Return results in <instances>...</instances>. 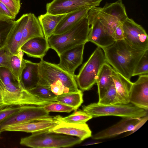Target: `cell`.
I'll list each match as a JSON object with an SVG mask.
<instances>
[{
  "label": "cell",
  "instance_id": "obj_1",
  "mask_svg": "<svg viewBox=\"0 0 148 148\" xmlns=\"http://www.w3.org/2000/svg\"><path fill=\"white\" fill-rule=\"evenodd\" d=\"M0 94L4 107L24 105L42 106L44 101L26 90L9 69L0 67Z\"/></svg>",
  "mask_w": 148,
  "mask_h": 148
},
{
  "label": "cell",
  "instance_id": "obj_2",
  "mask_svg": "<svg viewBox=\"0 0 148 148\" xmlns=\"http://www.w3.org/2000/svg\"><path fill=\"white\" fill-rule=\"evenodd\" d=\"M107 62L117 72L130 80L138 61L145 51L131 48L123 40L116 41L103 49Z\"/></svg>",
  "mask_w": 148,
  "mask_h": 148
},
{
  "label": "cell",
  "instance_id": "obj_3",
  "mask_svg": "<svg viewBox=\"0 0 148 148\" xmlns=\"http://www.w3.org/2000/svg\"><path fill=\"white\" fill-rule=\"evenodd\" d=\"M87 16L66 32L52 34L47 39L49 49L54 50L59 56L64 51L82 44H86L90 27Z\"/></svg>",
  "mask_w": 148,
  "mask_h": 148
},
{
  "label": "cell",
  "instance_id": "obj_4",
  "mask_svg": "<svg viewBox=\"0 0 148 148\" xmlns=\"http://www.w3.org/2000/svg\"><path fill=\"white\" fill-rule=\"evenodd\" d=\"M39 64V84L48 88L51 86H64L69 92L78 91L75 77L64 71L57 65L41 59Z\"/></svg>",
  "mask_w": 148,
  "mask_h": 148
},
{
  "label": "cell",
  "instance_id": "obj_5",
  "mask_svg": "<svg viewBox=\"0 0 148 148\" xmlns=\"http://www.w3.org/2000/svg\"><path fill=\"white\" fill-rule=\"evenodd\" d=\"M82 141L77 137L50 132L49 130L32 133L21 138L22 145L34 148L67 147L80 144Z\"/></svg>",
  "mask_w": 148,
  "mask_h": 148
},
{
  "label": "cell",
  "instance_id": "obj_6",
  "mask_svg": "<svg viewBox=\"0 0 148 148\" xmlns=\"http://www.w3.org/2000/svg\"><path fill=\"white\" fill-rule=\"evenodd\" d=\"M83 110L92 118L115 116L123 118H140L148 115V111L129 103L103 105L93 103L82 106Z\"/></svg>",
  "mask_w": 148,
  "mask_h": 148
},
{
  "label": "cell",
  "instance_id": "obj_7",
  "mask_svg": "<svg viewBox=\"0 0 148 148\" xmlns=\"http://www.w3.org/2000/svg\"><path fill=\"white\" fill-rule=\"evenodd\" d=\"M107 63L103 50L98 47L84 64L75 77L78 86L82 91L88 90L96 82L103 65Z\"/></svg>",
  "mask_w": 148,
  "mask_h": 148
},
{
  "label": "cell",
  "instance_id": "obj_8",
  "mask_svg": "<svg viewBox=\"0 0 148 148\" xmlns=\"http://www.w3.org/2000/svg\"><path fill=\"white\" fill-rule=\"evenodd\" d=\"M20 106L19 110L0 123V131L2 129L10 125L51 116L42 106L24 105Z\"/></svg>",
  "mask_w": 148,
  "mask_h": 148
},
{
  "label": "cell",
  "instance_id": "obj_9",
  "mask_svg": "<svg viewBox=\"0 0 148 148\" xmlns=\"http://www.w3.org/2000/svg\"><path fill=\"white\" fill-rule=\"evenodd\" d=\"M123 40L132 48L145 51L148 49V37L145 29L132 19L122 23Z\"/></svg>",
  "mask_w": 148,
  "mask_h": 148
},
{
  "label": "cell",
  "instance_id": "obj_10",
  "mask_svg": "<svg viewBox=\"0 0 148 148\" xmlns=\"http://www.w3.org/2000/svg\"><path fill=\"white\" fill-rule=\"evenodd\" d=\"M87 19L88 24L91 26L87 42H91L102 49L114 42L115 40L106 31L92 8L87 13Z\"/></svg>",
  "mask_w": 148,
  "mask_h": 148
},
{
  "label": "cell",
  "instance_id": "obj_11",
  "mask_svg": "<svg viewBox=\"0 0 148 148\" xmlns=\"http://www.w3.org/2000/svg\"><path fill=\"white\" fill-rule=\"evenodd\" d=\"M103 0H53L46 5V13L53 15L66 14L82 7H97Z\"/></svg>",
  "mask_w": 148,
  "mask_h": 148
},
{
  "label": "cell",
  "instance_id": "obj_12",
  "mask_svg": "<svg viewBox=\"0 0 148 148\" xmlns=\"http://www.w3.org/2000/svg\"><path fill=\"white\" fill-rule=\"evenodd\" d=\"M61 116L57 115L39 119L24 123L10 125L2 129L0 132L16 131L34 133L49 130L61 121Z\"/></svg>",
  "mask_w": 148,
  "mask_h": 148
},
{
  "label": "cell",
  "instance_id": "obj_13",
  "mask_svg": "<svg viewBox=\"0 0 148 148\" xmlns=\"http://www.w3.org/2000/svg\"><path fill=\"white\" fill-rule=\"evenodd\" d=\"M85 44H80L61 53L58 56L60 61L58 66L75 77V70L82 62Z\"/></svg>",
  "mask_w": 148,
  "mask_h": 148
},
{
  "label": "cell",
  "instance_id": "obj_14",
  "mask_svg": "<svg viewBox=\"0 0 148 148\" xmlns=\"http://www.w3.org/2000/svg\"><path fill=\"white\" fill-rule=\"evenodd\" d=\"M129 102L148 111V74L139 75L137 80L133 83L129 95Z\"/></svg>",
  "mask_w": 148,
  "mask_h": 148
},
{
  "label": "cell",
  "instance_id": "obj_15",
  "mask_svg": "<svg viewBox=\"0 0 148 148\" xmlns=\"http://www.w3.org/2000/svg\"><path fill=\"white\" fill-rule=\"evenodd\" d=\"M140 118H123L115 124L96 133L92 138L95 140L110 138L123 133L133 131Z\"/></svg>",
  "mask_w": 148,
  "mask_h": 148
},
{
  "label": "cell",
  "instance_id": "obj_16",
  "mask_svg": "<svg viewBox=\"0 0 148 148\" xmlns=\"http://www.w3.org/2000/svg\"><path fill=\"white\" fill-rule=\"evenodd\" d=\"M50 132L76 136L83 141L91 137L92 132L86 123H76L61 121L49 130Z\"/></svg>",
  "mask_w": 148,
  "mask_h": 148
},
{
  "label": "cell",
  "instance_id": "obj_17",
  "mask_svg": "<svg viewBox=\"0 0 148 148\" xmlns=\"http://www.w3.org/2000/svg\"><path fill=\"white\" fill-rule=\"evenodd\" d=\"M90 7H82L66 14L59 22L53 34L59 35L68 30L86 16Z\"/></svg>",
  "mask_w": 148,
  "mask_h": 148
},
{
  "label": "cell",
  "instance_id": "obj_18",
  "mask_svg": "<svg viewBox=\"0 0 148 148\" xmlns=\"http://www.w3.org/2000/svg\"><path fill=\"white\" fill-rule=\"evenodd\" d=\"M28 16V13L23 14L16 21L9 34L5 46L12 54H16L20 49L22 30Z\"/></svg>",
  "mask_w": 148,
  "mask_h": 148
},
{
  "label": "cell",
  "instance_id": "obj_19",
  "mask_svg": "<svg viewBox=\"0 0 148 148\" xmlns=\"http://www.w3.org/2000/svg\"><path fill=\"white\" fill-rule=\"evenodd\" d=\"M49 49L47 40L45 37H39L29 40L20 49L29 56L42 59Z\"/></svg>",
  "mask_w": 148,
  "mask_h": 148
},
{
  "label": "cell",
  "instance_id": "obj_20",
  "mask_svg": "<svg viewBox=\"0 0 148 148\" xmlns=\"http://www.w3.org/2000/svg\"><path fill=\"white\" fill-rule=\"evenodd\" d=\"M39 79L38 63L25 59L20 80L23 87L28 90L38 84Z\"/></svg>",
  "mask_w": 148,
  "mask_h": 148
},
{
  "label": "cell",
  "instance_id": "obj_21",
  "mask_svg": "<svg viewBox=\"0 0 148 148\" xmlns=\"http://www.w3.org/2000/svg\"><path fill=\"white\" fill-rule=\"evenodd\" d=\"M112 76L116 90L119 103L124 104L130 103L129 95L133 83L114 69Z\"/></svg>",
  "mask_w": 148,
  "mask_h": 148
},
{
  "label": "cell",
  "instance_id": "obj_22",
  "mask_svg": "<svg viewBox=\"0 0 148 148\" xmlns=\"http://www.w3.org/2000/svg\"><path fill=\"white\" fill-rule=\"evenodd\" d=\"M28 20L22 32L20 49L26 42L34 38L44 37L43 30L38 18L33 13H28Z\"/></svg>",
  "mask_w": 148,
  "mask_h": 148
},
{
  "label": "cell",
  "instance_id": "obj_23",
  "mask_svg": "<svg viewBox=\"0 0 148 148\" xmlns=\"http://www.w3.org/2000/svg\"><path fill=\"white\" fill-rule=\"evenodd\" d=\"M113 68L108 63L102 66L98 75L97 84L99 100L101 99L110 86L113 82L112 74Z\"/></svg>",
  "mask_w": 148,
  "mask_h": 148
},
{
  "label": "cell",
  "instance_id": "obj_24",
  "mask_svg": "<svg viewBox=\"0 0 148 148\" xmlns=\"http://www.w3.org/2000/svg\"><path fill=\"white\" fill-rule=\"evenodd\" d=\"M66 14L53 15L46 13L38 17L44 37L47 40L53 34L56 26Z\"/></svg>",
  "mask_w": 148,
  "mask_h": 148
},
{
  "label": "cell",
  "instance_id": "obj_25",
  "mask_svg": "<svg viewBox=\"0 0 148 148\" xmlns=\"http://www.w3.org/2000/svg\"><path fill=\"white\" fill-rule=\"evenodd\" d=\"M101 9L103 12L116 18L122 23L128 18L122 0H118L113 3H107Z\"/></svg>",
  "mask_w": 148,
  "mask_h": 148
},
{
  "label": "cell",
  "instance_id": "obj_26",
  "mask_svg": "<svg viewBox=\"0 0 148 148\" xmlns=\"http://www.w3.org/2000/svg\"><path fill=\"white\" fill-rule=\"evenodd\" d=\"M83 93L80 90L75 92L64 93L57 96L54 101L59 102L73 107L75 110L83 102Z\"/></svg>",
  "mask_w": 148,
  "mask_h": 148
},
{
  "label": "cell",
  "instance_id": "obj_27",
  "mask_svg": "<svg viewBox=\"0 0 148 148\" xmlns=\"http://www.w3.org/2000/svg\"><path fill=\"white\" fill-rule=\"evenodd\" d=\"M24 53L20 49L16 54L12 55L10 59L11 71L19 81L22 70L25 64V59L23 58Z\"/></svg>",
  "mask_w": 148,
  "mask_h": 148
},
{
  "label": "cell",
  "instance_id": "obj_28",
  "mask_svg": "<svg viewBox=\"0 0 148 148\" xmlns=\"http://www.w3.org/2000/svg\"><path fill=\"white\" fill-rule=\"evenodd\" d=\"M15 21L0 19V49L5 47L9 34Z\"/></svg>",
  "mask_w": 148,
  "mask_h": 148
},
{
  "label": "cell",
  "instance_id": "obj_29",
  "mask_svg": "<svg viewBox=\"0 0 148 148\" xmlns=\"http://www.w3.org/2000/svg\"><path fill=\"white\" fill-rule=\"evenodd\" d=\"M92 118L91 116L83 110H75L71 114L66 117L61 116V121L67 123H84Z\"/></svg>",
  "mask_w": 148,
  "mask_h": 148
},
{
  "label": "cell",
  "instance_id": "obj_30",
  "mask_svg": "<svg viewBox=\"0 0 148 148\" xmlns=\"http://www.w3.org/2000/svg\"><path fill=\"white\" fill-rule=\"evenodd\" d=\"M28 91L39 99L45 101H54L57 96L50 89L39 84Z\"/></svg>",
  "mask_w": 148,
  "mask_h": 148
},
{
  "label": "cell",
  "instance_id": "obj_31",
  "mask_svg": "<svg viewBox=\"0 0 148 148\" xmlns=\"http://www.w3.org/2000/svg\"><path fill=\"white\" fill-rule=\"evenodd\" d=\"M97 103L103 105L119 103L117 99L116 92L114 82L109 87L103 97L99 100Z\"/></svg>",
  "mask_w": 148,
  "mask_h": 148
},
{
  "label": "cell",
  "instance_id": "obj_32",
  "mask_svg": "<svg viewBox=\"0 0 148 148\" xmlns=\"http://www.w3.org/2000/svg\"><path fill=\"white\" fill-rule=\"evenodd\" d=\"M148 74V49L145 50L134 70L132 76Z\"/></svg>",
  "mask_w": 148,
  "mask_h": 148
},
{
  "label": "cell",
  "instance_id": "obj_33",
  "mask_svg": "<svg viewBox=\"0 0 148 148\" xmlns=\"http://www.w3.org/2000/svg\"><path fill=\"white\" fill-rule=\"evenodd\" d=\"M44 109L49 112H56L69 113L75 109L73 107L59 102L53 101L43 106Z\"/></svg>",
  "mask_w": 148,
  "mask_h": 148
},
{
  "label": "cell",
  "instance_id": "obj_34",
  "mask_svg": "<svg viewBox=\"0 0 148 148\" xmlns=\"http://www.w3.org/2000/svg\"><path fill=\"white\" fill-rule=\"evenodd\" d=\"M12 55L6 46L0 49V67H5L11 71L10 61Z\"/></svg>",
  "mask_w": 148,
  "mask_h": 148
},
{
  "label": "cell",
  "instance_id": "obj_35",
  "mask_svg": "<svg viewBox=\"0 0 148 148\" xmlns=\"http://www.w3.org/2000/svg\"><path fill=\"white\" fill-rule=\"evenodd\" d=\"M0 1L16 16L21 7L20 0H0Z\"/></svg>",
  "mask_w": 148,
  "mask_h": 148
},
{
  "label": "cell",
  "instance_id": "obj_36",
  "mask_svg": "<svg viewBox=\"0 0 148 148\" xmlns=\"http://www.w3.org/2000/svg\"><path fill=\"white\" fill-rule=\"evenodd\" d=\"M20 106H8L0 108V123L19 110Z\"/></svg>",
  "mask_w": 148,
  "mask_h": 148
},
{
  "label": "cell",
  "instance_id": "obj_37",
  "mask_svg": "<svg viewBox=\"0 0 148 148\" xmlns=\"http://www.w3.org/2000/svg\"><path fill=\"white\" fill-rule=\"evenodd\" d=\"M16 16L0 1V19L14 20Z\"/></svg>",
  "mask_w": 148,
  "mask_h": 148
},
{
  "label": "cell",
  "instance_id": "obj_38",
  "mask_svg": "<svg viewBox=\"0 0 148 148\" xmlns=\"http://www.w3.org/2000/svg\"><path fill=\"white\" fill-rule=\"evenodd\" d=\"M148 119V115L141 118L139 122L137 124L134 130L129 135L135 132L139 129L147 121Z\"/></svg>",
  "mask_w": 148,
  "mask_h": 148
},
{
  "label": "cell",
  "instance_id": "obj_39",
  "mask_svg": "<svg viewBox=\"0 0 148 148\" xmlns=\"http://www.w3.org/2000/svg\"><path fill=\"white\" fill-rule=\"evenodd\" d=\"M4 107L3 106L1 96L0 94V108Z\"/></svg>",
  "mask_w": 148,
  "mask_h": 148
},
{
  "label": "cell",
  "instance_id": "obj_40",
  "mask_svg": "<svg viewBox=\"0 0 148 148\" xmlns=\"http://www.w3.org/2000/svg\"><path fill=\"white\" fill-rule=\"evenodd\" d=\"M1 132L0 131V134H1Z\"/></svg>",
  "mask_w": 148,
  "mask_h": 148
}]
</instances>
